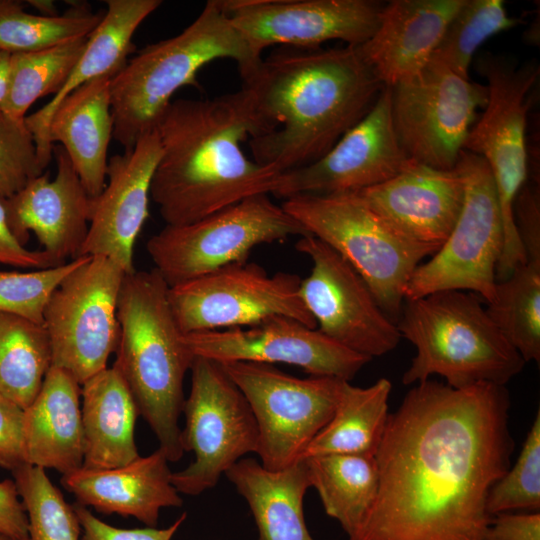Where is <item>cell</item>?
<instances>
[{"instance_id": "44", "label": "cell", "mask_w": 540, "mask_h": 540, "mask_svg": "<svg viewBox=\"0 0 540 540\" xmlns=\"http://www.w3.org/2000/svg\"><path fill=\"white\" fill-rule=\"evenodd\" d=\"M484 540H540V512H502L493 515Z\"/></svg>"}, {"instance_id": "35", "label": "cell", "mask_w": 540, "mask_h": 540, "mask_svg": "<svg viewBox=\"0 0 540 540\" xmlns=\"http://www.w3.org/2000/svg\"><path fill=\"white\" fill-rule=\"evenodd\" d=\"M77 38L41 51L10 55L7 94L2 111L25 119L38 99L59 92L86 46Z\"/></svg>"}, {"instance_id": "21", "label": "cell", "mask_w": 540, "mask_h": 540, "mask_svg": "<svg viewBox=\"0 0 540 540\" xmlns=\"http://www.w3.org/2000/svg\"><path fill=\"white\" fill-rule=\"evenodd\" d=\"M57 171L44 172L12 197L3 200L9 226L26 246L32 232L57 265L79 256L86 239L92 208L68 154L53 147Z\"/></svg>"}, {"instance_id": "4", "label": "cell", "mask_w": 540, "mask_h": 540, "mask_svg": "<svg viewBox=\"0 0 540 540\" xmlns=\"http://www.w3.org/2000/svg\"><path fill=\"white\" fill-rule=\"evenodd\" d=\"M169 285L153 268L125 274L117 303L119 339L114 366L168 461L184 454L179 415L184 378L194 355L168 297Z\"/></svg>"}, {"instance_id": "15", "label": "cell", "mask_w": 540, "mask_h": 540, "mask_svg": "<svg viewBox=\"0 0 540 540\" xmlns=\"http://www.w3.org/2000/svg\"><path fill=\"white\" fill-rule=\"evenodd\" d=\"M389 89L394 128L407 156L436 169L455 168L476 111L487 103V86L431 58L417 75Z\"/></svg>"}, {"instance_id": "25", "label": "cell", "mask_w": 540, "mask_h": 540, "mask_svg": "<svg viewBox=\"0 0 540 540\" xmlns=\"http://www.w3.org/2000/svg\"><path fill=\"white\" fill-rule=\"evenodd\" d=\"M107 9L63 87L36 112L25 117L44 169L53 155L47 132L51 117L61 101L83 84L113 76L127 62L132 39L140 24L161 4V0H107Z\"/></svg>"}, {"instance_id": "19", "label": "cell", "mask_w": 540, "mask_h": 540, "mask_svg": "<svg viewBox=\"0 0 540 540\" xmlns=\"http://www.w3.org/2000/svg\"><path fill=\"white\" fill-rule=\"evenodd\" d=\"M194 356L218 362L283 363L311 376L352 380L371 359L300 321L275 316L248 327L185 335Z\"/></svg>"}, {"instance_id": "20", "label": "cell", "mask_w": 540, "mask_h": 540, "mask_svg": "<svg viewBox=\"0 0 540 540\" xmlns=\"http://www.w3.org/2000/svg\"><path fill=\"white\" fill-rule=\"evenodd\" d=\"M160 153L154 129L133 148L109 158L107 182L92 198L88 233L79 256L107 257L126 274L135 271L134 246L149 216L151 181Z\"/></svg>"}, {"instance_id": "14", "label": "cell", "mask_w": 540, "mask_h": 540, "mask_svg": "<svg viewBox=\"0 0 540 540\" xmlns=\"http://www.w3.org/2000/svg\"><path fill=\"white\" fill-rule=\"evenodd\" d=\"M301 279L288 272L270 275L245 261L169 286L168 297L185 335L248 327L275 316L316 328L300 297Z\"/></svg>"}, {"instance_id": "5", "label": "cell", "mask_w": 540, "mask_h": 540, "mask_svg": "<svg viewBox=\"0 0 540 540\" xmlns=\"http://www.w3.org/2000/svg\"><path fill=\"white\" fill-rule=\"evenodd\" d=\"M218 59L233 60L241 78L262 60L232 26L219 0H209L179 34L147 45L110 79L113 138L124 150L154 130L184 86L198 87V72Z\"/></svg>"}, {"instance_id": "38", "label": "cell", "mask_w": 540, "mask_h": 540, "mask_svg": "<svg viewBox=\"0 0 540 540\" xmlns=\"http://www.w3.org/2000/svg\"><path fill=\"white\" fill-rule=\"evenodd\" d=\"M540 509V412L526 436L522 450L512 468L494 484L487 500V511L493 516L516 510Z\"/></svg>"}, {"instance_id": "32", "label": "cell", "mask_w": 540, "mask_h": 540, "mask_svg": "<svg viewBox=\"0 0 540 540\" xmlns=\"http://www.w3.org/2000/svg\"><path fill=\"white\" fill-rule=\"evenodd\" d=\"M525 260L497 282L487 313L525 362H540V243L523 245Z\"/></svg>"}, {"instance_id": "7", "label": "cell", "mask_w": 540, "mask_h": 540, "mask_svg": "<svg viewBox=\"0 0 540 540\" xmlns=\"http://www.w3.org/2000/svg\"><path fill=\"white\" fill-rule=\"evenodd\" d=\"M282 207L352 265L396 324L414 270L435 252L400 232L356 191L297 195Z\"/></svg>"}, {"instance_id": "18", "label": "cell", "mask_w": 540, "mask_h": 540, "mask_svg": "<svg viewBox=\"0 0 540 540\" xmlns=\"http://www.w3.org/2000/svg\"><path fill=\"white\" fill-rule=\"evenodd\" d=\"M411 160L398 140L390 89L384 87L370 111L324 156L281 173L272 195L286 200L305 194L359 191L389 180Z\"/></svg>"}, {"instance_id": "9", "label": "cell", "mask_w": 540, "mask_h": 540, "mask_svg": "<svg viewBox=\"0 0 540 540\" xmlns=\"http://www.w3.org/2000/svg\"><path fill=\"white\" fill-rule=\"evenodd\" d=\"M307 234L282 205L261 194L188 224L165 225L146 249L154 269L173 286L245 262L256 246Z\"/></svg>"}, {"instance_id": "3", "label": "cell", "mask_w": 540, "mask_h": 540, "mask_svg": "<svg viewBox=\"0 0 540 540\" xmlns=\"http://www.w3.org/2000/svg\"><path fill=\"white\" fill-rule=\"evenodd\" d=\"M156 131L161 153L150 197L166 225L200 220L252 196L273 193L281 172L249 159L258 132L250 93L172 100Z\"/></svg>"}, {"instance_id": "1", "label": "cell", "mask_w": 540, "mask_h": 540, "mask_svg": "<svg viewBox=\"0 0 540 540\" xmlns=\"http://www.w3.org/2000/svg\"><path fill=\"white\" fill-rule=\"evenodd\" d=\"M510 406L504 385L417 383L388 415L377 495L349 540H484L515 447Z\"/></svg>"}, {"instance_id": "34", "label": "cell", "mask_w": 540, "mask_h": 540, "mask_svg": "<svg viewBox=\"0 0 540 540\" xmlns=\"http://www.w3.org/2000/svg\"><path fill=\"white\" fill-rule=\"evenodd\" d=\"M103 15L82 3L73 4L63 15L44 16L26 12L20 2L0 0V50L10 55L30 53L88 37Z\"/></svg>"}, {"instance_id": "40", "label": "cell", "mask_w": 540, "mask_h": 540, "mask_svg": "<svg viewBox=\"0 0 540 540\" xmlns=\"http://www.w3.org/2000/svg\"><path fill=\"white\" fill-rule=\"evenodd\" d=\"M44 170L25 119L0 110V199L12 197Z\"/></svg>"}, {"instance_id": "12", "label": "cell", "mask_w": 540, "mask_h": 540, "mask_svg": "<svg viewBox=\"0 0 540 540\" xmlns=\"http://www.w3.org/2000/svg\"><path fill=\"white\" fill-rule=\"evenodd\" d=\"M221 363L254 414L260 464L278 471L300 461L307 446L330 421L345 380L298 378L263 363Z\"/></svg>"}, {"instance_id": "6", "label": "cell", "mask_w": 540, "mask_h": 540, "mask_svg": "<svg viewBox=\"0 0 540 540\" xmlns=\"http://www.w3.org/2000/svg\"><path fill=\"white\" fill-rule=\"evenodd\" d=\"M396 326L416 348L404 385L439 375L453 388L505 386L526 363L472 292L445 290L406 300Z\"/></svg>"}, {"instance_id": "24", "label": "cell", "mask_w": 540, "mask_h": 540, "mask_svg": "<svg viewBox=\"0 0 540 540\" xmlns=\"http://www.w3.org/2000/svg\"><path fill=\"white\" fill-rule=\"evenodd\" d=\"M168 462L158 448L115 468L81 467L64 474L61 482L78 504L104 514L131 516L147 527H156L162 508L180 507L183 503L172 483Z\"/></svg>"}, {"instance_id": "22", "label": "cell", "mask_w": 540, "mask_h": 540, "mask_svg": "<svg viewBox=\"0 0 540 540\" xmlns=\"http://www.w3.org/2000/svg\"><path fill=\"white\" fill-rule=\"evenodd\" d=\"M356 192L400 232L436 253L461 213L465 178L457 164L441 170L411 160L389 180Z\"/></svg>"}, {"instance_id": "2", "label": "cell", "mask_w": 540, "mask_h": 540, "mask_svg": "<svg viewBox=\"0 0 540 540\" xmlns=\"http://www.w3.org/2000/svg\"><path fill=\"white\" fill-rule=\"evenodd\" d=\"M243 88L258 121L248 140L257 163L283 173L324 156L373 107L384 85L360 52L283 47L262 59Z\"/></svg>"}, {"instance_id": "23", "label": "cell", "mask_w": 540, "mask_h": 540, "mask_svg": "<svg viewBox=\"0 0 540 540\" xmlns=\"http://www.w3.org/2000/svg\"><path fill=\"white\" fill-rule=\"evenodd\" d=\"M464 0H393L385 4L377 29L359 46L384 87L417 75L431 60Z\"/></svg>"}, {"instance_id": "29", "label": "cell", "mask_w": 540, "mask_h": 540, "mask_svg": "<svg viewBox=\"0 0 540 540\" xmlns=\"http://www.w3.org/2000/svg\"><path fill=\"white\" fill-rule=\"evenodd\" d=\"M225 475L248 503L259 540H313L303 511L310 487L304 460L271 471L253 458H242Z\"/></svg>"}, {"instance_id": "46", "label": "cell", "mask_w": 540, "mask_h": 540, "mask_svg": "<svg viewBox=\"0 0 540 540\" xmlns=\"http://www.w3.org/2000/svg\"><path fill=\"white\" fill-rule=\"evenodd\" d=\"M10 54L0 50V110L5 102L8 85Z\"/></svg>"}, {"instance_id": "16", "label": "cell", "mask_w": 540, "mask_h": 540, "mask_svg": "<svg viewBox=\"0 0 540 540\" xmlns=\"http://www.w3.org/2000/svg\"><path fill=\"white\" fill-rule=\"evenodd\" d=\"M295 248L313 264L299 293L318 330L370 359L394 350L401 339L397 326L352 265L311 234L301 236Z\"/></svg>"}, {"instance_id": "27", "label": "cell", "mask_w": 540, "mask_h": 540, "mask_svg": "<svg viewBox=\"0 0 540 540\" xmlns=\"http://www.w3.org/2000/svg\"><path fill=\"white\" fill-rule=\"evenodd\" d=\"M93 79L66 96L48 126V142H60L90 198L104 189L113 138L110 79Z\"/></svg>"}, {"instance_id": "17", "label": "cell", "mask_w": 540, "mask_h": 540, "mask_svg": "<svg viewBox=\"0 0 540 540\" xmlns=\"http://www.w3.org/2000/svg\"><path fill=\"white\" fill-rule=\"evenodd\" d=\"M255 55L269 46L319 48L340 40L364 44L378 27L384 5L373 0H219Z\"/></svg>"}, {"instance_id": "30", "label": "cell", "mask_w": 540, "mask_h": 540, "mask_svg": "<svg viewBox=\"0 0 540 540\" xmlns=\"http://www.w3.org/2000/svg\"><path fill=\"white\" fill-rule=\"evenodd\" d=\"M391 389L386 378L366 388L344 381L330 421L307 446L301 460L327 454L375 456L389 415Z\"/></svg>"}, {"instance_id": "8", "label": "cell", "mask_w": 540, "mask_h": 540, "mask_svg": "<svg viewBox=\"0 0 540 540\" xmlns=\"http://www.w3.org/2000/svg\"><path fill=\"white\" fill-rule=\"evenodd\" d=\"M478 69L487 80L488 99L481 117L467 135L463 150L486 161L496 186L504 233L496 269L499 282L525 260L513 205L528 175L527 115L539 66L535 61L516 66L486 54L478 61Z\"/></svg>"}, {"instance_id": "31", "label": "cell", "mask_w": 540, "mask_h": 540, "mask_svg": "<svg viewBox=\"0 0 540 540\" xmlns=\"http://www.w3.org/2000/svg\"><path fill=\"white\" fill-rule=\"evenodd\" d=\"M328 516L348 537L359 528L377 495L379 474L375 456L327 454L302 459Z\"/></svg>"}, {"instance_id": "48", "label": "cell", "mask_w": 540, "mask_h": 540, "mask_svg": "<svg viewBox=\"0 0 540 540\" xmlns=\"http://www.w3.org/2000/svg\"><path fill=\"white\" fill-rule=\"evenodd\" d=\"M0 540H10V539L4 534L0 533Z\"/></svg>"}, {"instance_id": "13", "label": "cell", "mask_w": 540, "mask_h": 540, "mask_svg": "<svg viewBox=\"0 0 540 540\" xmlns=\"http://www.w3.org/2000/svg\"><path fill=\"white\" fill-rule=\"evenodd\" d=\"M191 389L184 401V451L194 453L186 468L172 472L179 493L199 495L213 488L222 474L258 448L254 414L221 362L195 356Z\"/></svg>"}, {"instance_id": "33", "label": "cell", "mask_w": 540, "mask_h": 540, "mask_svg": "<svg viewBox=\"0 0 540 540\" xmlns=\"http://www.w3.org/2000/svg\"><path fill=\"white\" fill-rule=\"evenodd\" d=\"M51 367V349L43 324L0 312V392L27 408Z\"/></svg>"}, {"instance_id": "47", "label": "cell", "mask_w": 540, "mask_h": 540, "mask_svg": "<svg viewBox=\"0 0 540 540\" xmlns=\"http://www.w3.org/2000/svg\"><path fill=\"white\" fill-rule=\"evenodd\" d=\"M27 3L44 16H58V10L51 0H28Z\"/></svg>"}, {"instance_id": "39", "label": "cell", "mask_w": 540, "mask_h": 540, "mask_svg": "<svg viewBox=\"0 0 540 540\" xmlns=\"http://www.w3.org/2000/svg\"><path fill=\"white\" fill-rule=\"evenodd\" d=\"M84 257L44 269L0 271V312L43 324L44 309L52 292Z\"/></svg>"}, {"instance_id": "45", "label": "cell", "mask_w": 540, "mask_h": 540, "mask_svg": "<svg viewBox=\"0 0 540 540\" xmlns=\"http://www.w3.org/2000/svg\"><path fill=\"white\" fill-rule=\"evenodd\" d=\"M14 481L0 482V533L10 540H27L28 519Z\"/></svg>"}, {"instance_id": "26", "label": "cell", "mask_w": 540, "mask_h": 540, "mask_svg": "<svg viewBox=\"0 0 540 540\" xmlns=\"http://www.w3.org/2000/svg\"><path fill=\"white\" fill-rule=\"evenodd\" d=\"M81 385L67 371L51 366L39 392L24 409L27 464L63 475L83 466Z\"/></svg>"}, {"instance_id": "43", "label": "cell", "mask_w": 540, "mask_h": 540, "mask_svg": "<svg viewBox=\"0 0 540 540\" xmlns=\"http://www.w3.org/2000/svg\"><path fill=\"white\" fill-rule=\"evenodd\" d=\"M0 264L29 270L57 266L45 251L28 249L18 241L9 226L2 199H0Z\"/></svg>"}, {"instance_id": "42", "label": "cell", "mask_w": 540, "mask_h": 540, "mask_svg": "<svg viewBox=\"0 0 540 540\" xmlns=\"http://www.w3.org/2000/svg\"><path fill=\"white\" fill-rule=\"evenodd\" d=\"M24 409L0 392V466L13 472L25 464Z\"/></svg>"}, {"instance_id": "28", "label": "cell", "mask_w": 540, "mask_h": 540, "mask_svg": "<svg viewBox=\"0 0 540 540\" xmlns=\"http://www.w3.org/2000/svg\"><path fill=\"white\" fill-rule=\"evenodd\" d=\"M81 386L82 467L115 468L139 457L134 437L139 412L119 370L107 367Z\"/></svg>"}, {"instance_id": "10", "label": "cell", "mask_w": 540, "mask_h": 540, "mask_svg": "<svg viewBox=\"0 0 540 540\" xmlns=\"http://www.w3.org/2000/svg\"><path fill=\"white\" fill-rule=\"evenodd\" d=\"M457 165L465 178L461 213L441 248L414 270L405 301L445 290L472 292L487 303L495 299L504 242L496 186L482 157L462 150Z\"/></svg>"}, {"instance_id": "36", "label": "cell", "mask_w": 540, "mask_h": 540, "mask_svg": "<svg viewBox=\"0 0 540 540\" xmlns=\"http://www.w3.org/2000/svg\"><path fill=\"white\" fill-rule=\"evenodd\" d=\"M519 19L508 15L501 0H464L447 25L432 56L463 78L468 77L477 49L491 36L510 29Z\"/></svg>"}, {"instance_id": "11", "label": "cell", "mask_w": 540, "mask_h": 540, "mask_svg": "<svg viewBox=\"0 0 540 540\" xmlns=\"http://www.w3.org/2000/svg\"><path fill=\"white\" fill-rule=\"evenodd\" d=\"M126 272L113 260L85 256L56 287L43 313L51 366L82 385L107 368L119 339L117 303Z\"/></svg>"}, {"instance_id": "37", "label": "cell", "mask_w": 540, "mask_h": 540, "mask_svg": "<svg viewBox=\"0 0 540 540\" xmlns=\"http://www.w3.org/2000/svg\"><path fill=\"white\" fill-rule=\"evenodd\" d=\"M12 473L28 519L27 540H80L81 525L74 507L43 468L25 463Z\"/></svg>"}, {"instance_id": "41", "label": "cell", "mask_w": 540, "mask_h": 540, "mask_svg": "<svg viewBox=\"0 0 540 540\" xmlns=\"http://www.w3.org/2000/svg\"><path fill=\"white\" fill-rule=\"evenodd\" d=\"M73 507L81 525L80 540H171L186 518L183 513L172 525L162 529H122L101 521L86 506L77 503Z\"/></svg>"}]
</instances>
